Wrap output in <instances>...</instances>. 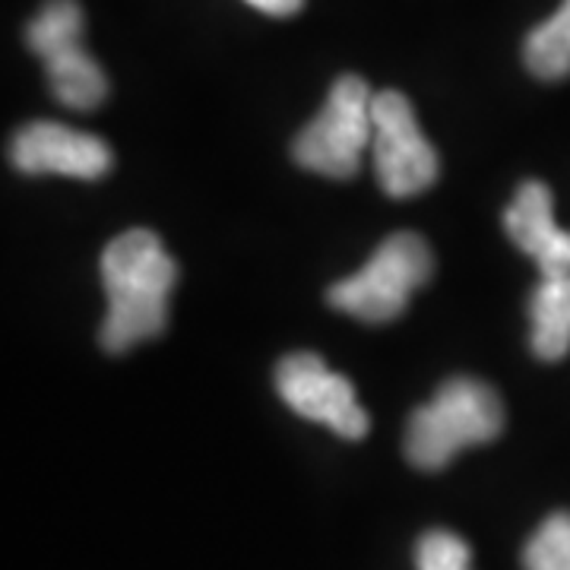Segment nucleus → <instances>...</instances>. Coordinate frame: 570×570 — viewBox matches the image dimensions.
I'll use <instances>...</instances> for the list:
<instances>
[{
	"label": "nucleus",
	"mask_w": 570,
	"mask_h": 570,
	"mask_svg": "<svg viewBox=\"0 0 570 570\" xmlns=\"http://www.w3.org/2000/svg\"><path fill=\"white\" fill-rule=\"evenodd\" d=\"M431 250L412 232H396L358 273L333 285L326 302L362 324H390L406 311L415 288L431 279Z\"/></svg>",
	"instance_id": "nucleus-3"
},
{
	"label": "nucleus",
	"mask_w": 570,
	"mask_h": 570,
	"mask_svg": "<svg viewBox=\"0 0 570 570\" xmlns=\"http://www.w3.org/2000/svg\"><path fill=\"white\" fill-rule=\"evenodd\" d=\"M26 45L45 63L55 99L73 111H92L108 96V80L82 48V10L77 0H48L26 29Z\"/></svg>",
	"instance_id": "nucleus-5"
},
{
	"label": "nucleus",
	"mask_w": 570,
	"mask_h": 570,
	"mask_svg": "<svg viewBox=\"0 0 570 570\" xmlns=\"http://www.w3.org/2000/svg\"><path fill=\"white\" fill-rule=\"evenodd\" d=\"M371 105L374 92L367 89V82L355 73H343L330 86V96L317 118L292 142L295 163L324 178H352L362 168L365 149L374 137Z\"/></svg>",
	"instance_id": "nucleus-4"
},
{
	"label": "nucleus",
	"mask_w": 570,
	"mask_h": 570,
	"mask_svg": "<svg viewBox=\"0 0 570 570\" xmlns=\"http://www.w3.org/2000/svg\"><path fill=\"white\" fill-rule=\"evenodd\" d=\"M276 390L292 412L307 422H321L346 441L367 434V415L358 406L348 377L330 371L317 352H292L276 365Z\"/></svg>",
	"instance_id": "nucleus-7"
},
{
	"label": "nucleus",
	"mask_w": 570,
	"mask_h": 570,
	"mask_svg": "<svg viewBox=\"0 0 570 570\" xmlns=\"http://www.w3.org/2000/svg\"><path fill=\"white\" fill-rule=\"evenodd\" d=\"M175 279L178 266L149 228H130L105 247L102 285L108 314L99 330L105 352L121 355L163 333Z\"/></svg>",
	"instance_id": "nucleus-1"
},
{
	"label": "nucleus",
	"mask_w": 570,
	"mask_h": 570,
	"mask_svg": "<svg viewBox=\"0 0 570 570\" xmlns=\"http://www.w3.org/2000/svg\"><path fill=\"white\" fill-rule=\"evenodd\" d=\"M501 428H504V406L485 381L450 377L409 419V463L425 472H438L450 466V460L460 450L494 441Z\"/></svg>",
	"instance_id": "nucleus-2"
},
{
	"label": "nucleus",
	"mask_w": 570,
	"mask_h": 570,
	"mask_svg": "<svg viewBox=\"0 0 570 570\" xmlns=\"http://www.w3.org/2000/svg\"><path fill=\"white\" fill-rule=\"evenodd\" d=\"M523 61L539 80L570 77V0H564L549 20L539 22L527 36Z\"/></svg>",
	"instance_id": "nucleus-11"
},
{
	"label": "nucleus",
	"mask_w": 570,
	"mask_h": 570,
	"mask_svg": "<svg viewBox=\"0 0 570 570\" xmlns=\"http://www.w3.org/2000/svg\"><path fill=\"white\" fill-rule=\"evenodd\" d=\"M469 561H472V551L456 532L431 530L419 539V549H415L419 570H472Z\"/></svg>",
	"instance_id": "nucleus-13"
},
{
	"label": "nucleus",
	"mask_w": 570,
	"mask_h": 570,
	"mask_svg": "<svg viewBox=\"0 0 570 570\" xmlns=\"http://www.w3.org/2000/svg\"><path fill=\"white\" fill-rule=\"evenodd\" d=\"M247 3L257 7L266 17H295L305 7V0H247Z\"/></svg>",
	"instance_id": "nucleus-14"
},
{
	"label": "nucleus",
	"mask_w": 570,
	"mask_h": 570,
	"mask_svg": "<svg viewBox=\"0 0 570 570\" xmlns=\"http://www.w3.org/2000/svg\"><path fill=\"white\" fill-rule=\"evenodd\" d=\"M504 232L527 257L535 261L542 279L570 276V232L554 223L551 190L542 181H527L504 209Z\"/></svg>",
	"instance_id": "nucleus-9"
},
{
	"label": "nucleus",
	"mask_w": 570,
	"mask_h": 570,
	"mask_svg": "<svg viewBox=\"0 0 570 570\" xmlns=\"http://www.w3.org/2000/svg\"><path fill=\"white\" fill-rule=\"evenodd\" d=\"M10 159L22 175H63L96 181L111 168L108 142L58 121H32L13 137Z\"/></svg>",
	"instance_id": "nucleus-8"
},
{
	"label": "nucleus",
	"mask_w": 570,
	"mask_h": 570,
	"mask_svg": "<svg viewBox=\"0 0 570 570\" xmlns=\"http://www.w3.org/2000/svg\"><path fill=\"white\" fill-rule=\"evenodd\" d=\"M530 346L542 362H561L570 352V276L542 279L530 298Z\"/></svg>",
	"instance_id": "nucleus-10"
},
{
	"label": "nucleus",
	"mask_w": 570,
	"mask_h": 570,
	"mask_svg": "<svg viewBox=\"0 0 570 570\" xmlns=\"http://www.w3.org/2000/svg\"><path fill=\"white\" fill-rule=\"evenodd\" d=\"M527 570H570V513H551L523 549Z\"/></svg>",
	"instance_id": "nucleus-12"
},
{
	"label": "nucleus",
	"mask_w": 570,
	"mask_h": 570,
	"mask_svg": "<svg viewBox=\"0 0 570 570\" xmlns=\"http://www.w3.org/2000/svg\"><path fill=\"white\" fill-rule=\"evenodd\" d=\"M371 118H374L371 159H374L377 184L387 197L406 200L438 181L441 171L438 153L422 134L419 118L403 92L396 89L374 92Z\"/></svg>",
	"instance_id": "nucleus-6"
}]
</instances>
